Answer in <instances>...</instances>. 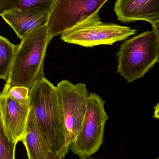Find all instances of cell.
Listing matches in <instances>:
<instances>
[{"label":"cell","mask_w":159,"mask_h":159,"mask_svg":"<svg viewBox=\"0 0 159 159\" xmlns=\"http://www.w3.org/2000/svg\"><path fill=\"white\" fill-rule=\"evenodd\" d=\"M0 110L5 131L10 142H21L25 134L30 112V101L19 102L7 96L4 90L0 93Z\"/></svg>","instance_id":"8"},{"label":"cell","mask_w":159,"mask_h":159,"mask_svg":"<svg viewBox=\"0 0 159 159\" xmlns=\"http://www.w3.org/2000/svg\"><path fill=\"white\" fill-rule=\"evenodd\" d=\"M159 27L126 40L117 53V73L129 83L143 77L159 62Z\"/></svg>","instance_id":"3"},{"label":"cell","mask_w":159,"mask_h":159,"mask_svg":"<svg viewBox=\"0 0 159 159\" xmlns=\"http://www.w3.org/2000/svg\"><path fill=\"white\" fill-rule=\"evenodd\" d=\"M98 159L94 158H92V157L90 158V157H89V158H88V159Z\"/></svg>","instance_id":"17"},{"label":"cell","mask_w":159,"mask_h":159,"mask_svg":"<svg viewBox=\"0 0 159 159\" xmlns=\"http://www.w3.org/2000/svg\"><path fill=\"white\" fill-rule=\"evenodd\" d=\"M50 41L48 25L33 31L21 40L18 45L6 85L21 86L30 90L37 81L45 78L44 61Z\"/></svg>","instance_id":"2"},{"label":"cell","mask_w":159,"mask_h":159,"mask_svg":"<svg viewBox=\"0 0 159 159\" xmlns=\"http://www.w3.org/2000/svg\"><path fill=\"white\" fill-rule=\"evenodd\" d=\"M46 159H63L58 154L53 153L50 150H49L47 153Z\"/></svg>","instance_id":"16"},{"label":"cell","mask_w":159,"mask_h":159,"mask_svg":"<svg viewBox=\"0 0 159 159\" xmlns=\"http://www.w3.org/2000/svg\"><path fill=\"white\" fill-rule=\"evenodd\" d=\"M50 13L44 8H34L7 11L1 16L21 41L32 32L47 25Z\"/></svg>","instance_id":"10"},{"label":"cell","mask_w":159,"mask_h":159,"mask_svg":"<svg viewBox=\"0 0 159 159\" xmlns=\"http://www.w3.org/2000/svg\"><path fill=\"white\" fill-rule=\"evenodd\" d=\"M108 0H56L48 22L50 39L97 13Z\"/></svg>","instance_id":"7"},{"label":"cell","mask_w":159,"mask_h":159,"mask_svg":"<svg viewBox=\"0 0 159 159\" xmlns=\"http://www.w3.org/2000/svg\"><path fill=\"white\" fill-rule=\"evenodd\" d=\"M3 90L5 91L8 97L19 102H27L30 101V89L28 88L21 86L10 87L5 84Z\"/></svg>","instance_id":"15"},{"label":"cell","mask_w":159,"mask_h":159,"mask_svg":"<svg viewBox=\"0 0 159 159\" xmlns=\"http://www.w3.org/2000/svg\"><path fill=\"white\" fill-rule=\"evenodd\" d=\"M129 27L101 21L99 13L63 33L61 39L68 43L87 48L113 45L123 41L136 33Z\"/></svg>","instance_id":"5"},{"label":"cell","mask_w":159,"mask_h":159,"mask_svg":"<svg viewBox=\"0 0 159 159\" xmlns=\"http://www.w3.org/2000/svg\"><path fill=\"white\" fill-rule=\"evenodd\" d=\"M114 10L123 23L145 20L159 27V0H117Z\"/></svg>","instance_id":"9"},{"label":"cell","mask_w":159,"mask_h":159,"mask_svg":"<svg viewBox=\"0 0 159 159\" xmlns=\"http://www.w3.org/2000/svg\"><path fill=\"white\" fill-rule=\"evenodd\" d=\"M0 3H1V0H0Z\"/></svg>","instance_id":"19"},{"label":"cell","mask_w":159,"mask_h":159,"mask_svg":"<svg viewBox=\"0 0 159 159\" xmlns=\"http://www.w3.org/2000/svg\"><path fill=\"white\" fill-rule=\"evenodd\" d=\"M21 142L25 147L28 159H46L49 150L30 108L25 134Z\"/></svg>","instance_id":"11"},{"label":"cell","mask_w":159,"mask_h":159,"mask_svg":"<svg viewBox=\"0 0 159 159\" xmlns=\"http://www.w3.org/2000/svg\"><path fill=\"white\" fill-rule=\"evenodd\" d=\"M56 0H1L0 16L7 11L43 8L51 12Z\"/></svg>","instance_id":"12"},{"label":"cell","mask_w":159,"mask_h":159,"mask_svg":"<svg viewBox=\"0 0 159 159\" xmlns=\"http://www.w3.org/2000/svg\"><path fill=\"white\" fill-rule=\"evenodd\" d=\"M30 107L49 150L64 158L69 152L57 89L45 77L29 92Z\"/></svg>","instance_id":"1"},{"label":"cell","mask_w":159,"mask_h":159,"mask_svg":"<svg viewBox=\"0 0 159 159\" xmlns=\"http://www.w3.org/2000/svg\"><path fill=\"white\" fill-rule=\"evenodd\" d=\"M64 123L65 143L69 147L82 128L89 96L84 83L73 84L63 80L56 86Z\"/></svg>","instance_id":"6"},{"label":"cell","mask_w":159,"mask_h":159,"mask_svg":"<svg viewBox=\"0 0 159 159\" xmlns=\"http://www.w3.org/2000/svg\"><path fill=\"white\" fill-rule=\"evenodd\" d=\"M17 143L10 142L5 131L0 110V159H16V148Z\"/></svg>","instance_id":"14"},{"label":"cell","mask_w":159,"mask_h":159,"mask_svg":"<svg viewBox=\"0 0 159 159\" xmlns=\"http://www.w3.org/2000/svg\"><path fill=\"white\" fill-rule=\"evenodd\" d=\"M17 45L0 35V79H8Z\"/></svg>","instance_id":"13"},{"label":"cell","mask_w":159,"mask_h":159,"mask_svg":"<svg viewBox=\"0 0 159 159\" xmlns=\"http://www.w3.org/2000/svg\"><path fill=\"white\" fill-rule=\"evenodd\" d=\"M105 102L96 93L89 94L87 111L82 128L69 148L80 159H87L96 153L103 142L105 126L108 116Z\"/></svg>","instance_id":"4"},{"label":"cell","mask_w":159,"mask_h":159,"mask_svg":"<svg viewBox=\"0 0 159 159\" xmlns=\"http://www.w3.org/2000/svg\"><path fill=\"white\" fill-rule=\"evenodd\" d=\"M156 159H159V158H157Z\"/></svg>","instance_id":"18"}]
</instances>
